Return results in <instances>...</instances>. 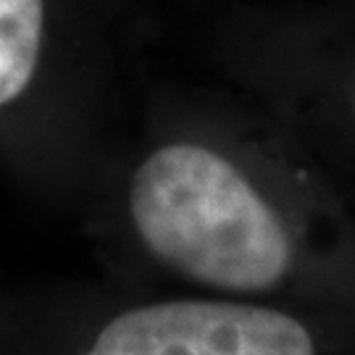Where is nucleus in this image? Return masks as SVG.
<instances>
[{"mask_svg": "<svg viewBox=\"0 0 355 355\" xmlns=\"http://www.w3.org/2000/svg\"><path fill=\"white\" fill-rule=\"evenodd\" d=\"M129 218L166 266L218 290L274 287L292 263L287 227L232 158L205 142L174 140L140 161Z\"/></svg>", "mask_w": 355, "mask_h": 355, "instance_id": "nucleus-1", "label": "nucleus"}, {"mask_svg": "<svg viewBox=\"0 0 355 355\" xmlns=\"http://www.w3.org/2000/svg\"><path fill=\"white\" fill-rule=\"evenodd\" d=\"M85 355H316L300 321L258 305L171 300L116 316Z\"/></svg>", "mask_w": 355, "mask_h": 355, "instance_id": "nucleus-2", "label": "nucleus"}, {"mask_svg": "<svg viewBox=\"0 0 355 355\" xmlns=\"http://www.w3.org/2000/svg\"><path fill=\"white\" fill-rule=\"evenodd\" d=\"M61 13L55 0H0V111L21 103L58 58Z\"/></svg>", "mask_w": 355, "mask_h": 355, "instance_id": "nucleus-3", "label": "nucleus"}]
</instances>
